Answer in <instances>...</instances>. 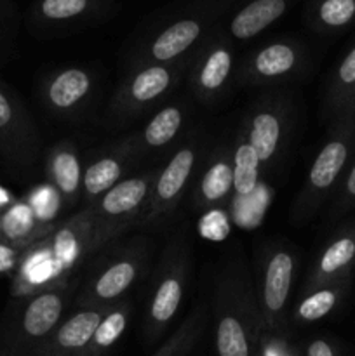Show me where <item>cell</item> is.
Here are the masks:
<instances>
[{"label": "cell", "instance_id": "cell-1", "mask_svg": "<svg viewBox=\"0 0 355 356\" xmlns=\"http://www.w3.org/2000/svg\"><path fill=\"white\" fill-rule=\"evenodd\" d=\"M108 245L89 207L59 221L49 235L24 247L13 277V296L28 298L65 278L79 277L84 264Z\"/></svg>", "mask_w": 355, "mask_h": 356}, {"label": "cell", "instance_id": "cell-2", "mask_svg": "<svg viewBox=\"0 0 355 356\" xmlns=\"http://www.w3.org/2000/svg\"><path fill=\"white\" fill-rule=\"evenodd\" d=\"M153 242L146 235L113 240L97 250L80 270L73 305L82 308H110L148 273Z\"/></svg>", "mask_w": 355, "mask_h": 356}, {"label": "cell", "instance_id": "cell-3", "mask_svg": "<svg viewBox=\"0 0 355 356\" xmlns=\"http://www.w3.org/2000/svg\"><path fill=\"white\" fill-rule=\"evenodd\" d=\"M214 343L218 356H256L263 336L253 278L240 261H230L216 280Z\"/></svg>", "mask_w": 355, "mask_h": 356}, {"label": "cell", "instance_id": "cell-4", "mask_svg": "<svg viewBox=\"0 0 355 356\" xmlns=\"http://www.w3.org/2000/svg\"><path fill=\"white\" fill-rule=\"evenodd\" d=\"M326 141L310 165L303 188L292 205V221L303 225L336 193L355 156V110L329 120Z\"/></svg>", "mask_w": 355, "mask_h": 356}, {"label": "cell", "instance_id": "cell-5", "mask_svg": "<svg viewBox=\"0 0 355 356\" xmlns=\"http://www.w3.org/2000/svg\"><path fill=\"white\" fill-rule=\"evenodd\" d=\"M191 268V250L184 233L171 238L160 254L150 280L143 318V336L148 344L159 341L173 322L187 291Z\"/></svg>", "mask_w": 355, "mask_h": 356}, {"label": "cell", "instance_id": "cell-6", "mask_svg": "<svg viewBox=\"0 0 355 356\" xmlns=\"http://www.w3.org/2000/svg\"><path fill=\"white\" fill-rule=\"evenodd\" d=\"M79 277L65 278L33 296L23 298L6 336L7 356H31L65 320L73 305Z\"/></svg>", "mask_w": 355, "mask_h": 356}, {"label": "cell", "instance_id": "cell-7", "mask_svg": "<svg viewBox=\"0 0 355 356\" xmlns=\"http://www.w3.org/2000/svg\"><path fill=\"white\" fill-rule=\"evenodd\" d=\"M296 270L298 256L287 243H270L258 257L253 284L265 334L285 336Z\"/></svg>", "mask_w": 355, "mask_h": 356}, {"label": "cell", "instance_id": "cell-8", "mask_svg": "<svg viewBox=\"0 0 355 356\" xmlns=\"http://www.w3.org/2000/svg\"><path fill=\"white\" fill-rule=\"evenodd\" d=\"M188 65L190 58L169 65H160V63L134 65V68L115 90L110 103L111 118L124 124L134 120L139 115H145L180 86Z\"/></svg>", "mask_w": 355, "mask_h": 356}, {"label": "cell", "instance_id": "cell-9", "mask_svg": "<svg viewBox=\"0 0 355 356\" xmlns=\"http://www.w3.org/2000/svg\"><path fill=\"white\" fill-rule=\"evenodd\" d=\"M159 169L160 167H153L136 176L125 177L94 204L87 205L104 242H113L131 229L138 228L150 204Z\"/></svg>", "mask_w": 355, "mask_h": 356}, {"label": "cell", "instance_id": "cell-10", "mask_svg": "<svg viewBox=\"0 0 355 356\" xmlns=\"http://www.w3.org/2000/svg\"><path fill=\"white\" fill-rule=\"evenodd\" d=\"M198 156H200V139H188L171 155L166 165L160 167L150 204L139 221L138 229L141 232L160 229L166 222H169L183 202L184 195L194 188L197 179Z\"/></svg>", "mask_w": 355, "mask_h": 356}, {"label": "cell", "instance_id": "cell-11", "mask_svg": "<svg viewBox=\"0 0 355 356\" xmlns=\"http://www.w3.org/2000/svg\"><path fill=\"white\" fill-rule=\"evenodd\" d=\"M218 17V10H198L176 17L160 28L153 37L143 44L134 58V65L145 63H169L190 58V52L209 37L212 24Z\"/></svg>", "mask_w": 355, "mask_h": 356}, {"label": "cell", "instance_id": "cell-12", "mask_svg": "<svg viewBox=\"0 0 355 356\" xmlns=\"http://www.w3.org/2000/svg\"><path fill=\"white\" fill-rule=\"evenodd\" d=\"M305 65V47L291 38H278L247 54L237 70V80L242 86L278 83L298 75Z\"/></svg>", "mask_w": 355, "mask_h": 356}, {"label": "cell", "instance_id": "cell-13", "mask_svg": "<svg viewBox=\"0 0 355 356\" xmlns=\"http://www.w3.org/2000/svg\"><path fill=\"white\" fill-rule=\"evenodd\" d=\"M235 68L232 38L225 33H211L197 49L190 68V83L200 103L219 99L230 86Z\"/></svg>", "mask_w": 355, "mask_h": 356}, {"label": "cell", "instance_id": "cell-14", "mask_svg": "<svg viewBox=\"0 0 355 356\" xmlns=\"http://www.w3.org/2000/svg\"><path fill=\"white\" fill-rule=\"evenodd\" d=\"M291 108L284 97H265L249 110L242 134L256 152L261 165L268 167L278 159L291 127Z\"/></svg>", "mask_w": 355, "mask_h": 356}, {"label": "cell", "instance_id": "cell-15", "mask_svg": "<svg viewBox=\"0 0 355 356\" xmlns=\"http://www.w3.org/2000/svg\"><path fill=\"white\" fill-rule=\"evenodd\" d=\"M355 270V222H347L333 233L313 261L301 291L352 280Z\"/></svg>", "mask_w": 355, "mask_h": 356}, {"label": "cell", "instance_id": "cell-16", "mask_svg": "<svg viewBox=\"0 0 355 356\" xmlns=\"http://www.w3.org/2000/svg\"><path fill=\"white\" fill-rule=\"evenodd\" d=\"M187 122V108L183 103H169L152 115L145 127L127 138L117 141L132 160L146 153L167 148L181 134Z\"/></svg>", "mask_w": 355, "mask_h": 356}, {"label": "cell", "instance_id": "cell-17", "mask_svg": "<svg viewBox=\"0 0 355 356\" xmlns=\"http://www.w3.org/2000/svg\"><path fill=\"white\" fill-rule=\"evenodd\" d=\"M84 163L77 146L63 139L52 146L45 159V177L58 193L63 209H73L82 200Z\"/></svg>", "mask_w": 355, "mask_h": 356}, {"label": "cell", "instance_id": "cell-18", "mask_svg": "<svg viewBox=\"0 0 355 356\" xmlns=\"http://www.w3.org/2000/svg\"><path fill=\"white\" fill-rule=\"evenodd\" d=\"M108 308H82L65 316L31 356H82Z\"/></svg>", "mask_w": 355, "mask_h": 356}, {"label": "cell", "instance_id": "cell-19", "mask_svg": "<svg viewBox=\"0 0 355 356\" xmlns=\"http://www.w3.org/2000/svg\"><path fill=\"white\" fill-rule=\"evenodd\" d=\"M93 87L90 72L80 66H70L49 76L44 86V101L52 113L70 117L89 101Z\"/></svg>", "mask_w": 355, "mask_h": 356}, {"label": "cell", "instance_id": "cell-20", "mask_svg": "<svg viewBox=\"0 0 355 356\" xmlns=\"http://www.w3.org/2000/svg\"><path fill=\"white\" fill-rule=\"evenodd\" d=\"M233 191V163L232 152L228 146H219L207 165L194 184V209L198 212H207L211 209H219L228 202Z\"/></svg>", "mask_w": 355, "mask_h": 356}, {"label": "cell", "instance_id": "cell-21", "mask_svg": "<svg viewBox=\"0 0 355 356\" xmlns=\"http://www.w3.org/2000/svg\"><path fill=\"white\" fill-rule=\"evenodd\" d=\"M132 162L134 160L118 143H113L104 152H97L84 165L82 200L87 205L94 204L115 184L125 179V174L131 169Z\"/></svg>", "mask_w": 355, "mask_h": 356}, {"label": "cell", "instance_id": "cell-22", "mask_svg": "<svg viewBox=\"0 0 355 356\" xmlns=\"http://www.w3.org/2000/svg\"><path fill=\"white\" fill-rule=\"evenodd\" d=\"M0 145L21 160H31L37 153L38 136L26 111L0 83Z\"/></svg>", "mask_w": 355, "mask_h": 356}, {"label": "cell", "instance_id": "cell-23", "mask_svg": "<svg viewBox=\"0 0 355 356\" xmlns=\"http://www.w3.org/2000/svg\"><path fill=\"white\" fill-rule=\"evenodd\" d=\"M294 0H247L228 23V37L239 42L251 40L277 23Z\"/></svg>", "mask_w": 355, "mask_h": 356}, {"label": "cell", "instance_id": "cell-24", "mask_svg": "<svg viewBox=\"0 0 355 356\" xmlns=\"http://www.w3.org/2000/svg\"><path fill=\"white\" fill-rule=\"evenodd\" d=\"M350 287L352 280H343L301 291V296L292 309V323L310 325V323L320 322L326 316L333 315L345 301Z\"/></svg>", "mask_w": 355, "mask_h": 356}, {"label": "cell", "instance_id": "cell-25", "mask_svg": "<svg viewBox=\"0 0 355 356\" xmlns=\"http://www.w3.org/2000/svg\"><path fill=\"white\" fill-rule=\"evenodd\" d=\"M355 104V44L334 66L324 92V117L333 120Z\"/></svg>", "mask_w": 355, "mask_h": 356}, {"label": "cell", "instance_id": "cell-26", "mask_svg": "<svg viewBox=\"0 0 355 356\" xmlns=\"http://www.w3.org/2000/svg\"><path fill=\"white\" fill-rule=\"evenodd\" d=\"M54 226H45L35 218L26 200H16L6 212H2V238L3 242L24 249L37 240L44 238Z\"/></svg>", "mask_w": 355, "mask_h": 356}, {"label": "cell", "instance_id": "cell-27", "mask_svg": "<svg viewBox=\"0 0 355 356\" xmlns=\"http://www.w3.org/2000/svg\"><path fill=\"white\" fill-rule=\"evenodd\" d=\"M131 313L132 305L129 299H122L117 305L110 306L97 323L82 356H106L108 351L124 336Z\"/></svg>", "mask_w": 355, "mask_h": 356}, {"label": "cell", "instance_id": "cell-28", "mask_svg": "<svg viewBox=\"0 0 355 356\" xmlns=\"http://www.w3.org/2000/svg\"><path fill=\"white\" fill-rule=\"evenodd\" d=\"M306 21L319 33H340L355 23V0H310Z\"/></svg>", "mask_w": 355, "mask_h": 356}, {"label": "cell", "instance_id": "cell-29", "mask_svg": "<svg viewBox=\"0 0 355 356\" xmlns=\"http://www.w3.org/2000/svg\"><path fill=\"white\" fill-rule=\"evenodd\" d=\"M207 320L209 316L205 306L200 305L194 308L152 356H188L197 346L198 339L207 325Z\"/></svg>", "mask_w": 355, "mask_h": 356}, {"label": "cell", "instance_id": "cell-30", "mask_svg": "<svg viewBox=\"0 0 355 356\" xmlns=\"http://www.w3.org/2000/svg\"><path fill=\"white\" fill-rule=\"evenodd\" d=\"M233 163V191L239 197H249L256 191L260 184V169L261 163L258 160L256 152L246 136L240 134L232 152Z\"/></svg>", "mask_w": 355, "mask_h": 356}, {"label": "cell", "instance_id": "cell-31", "mask_svg": "<svg viewBox=\"0 0 355 356\" xmlns=\"http://www.w3.org/2000/svg\"><path fill=\"white\" fill-rule=\"evenodd\" d=\"M104 0H38L37 16L47 24H68L86 19L101 9Z\"/></svg>", "mask_w": 355, "mask_h": 356}, {"label": "cell", "instance_id": "cell-32", "mask_svg": "<svg viewBox=\"0 0 355 356\" xmlns=\"http://www.w3.org/2000/svg\"><path fill=\"white\" fill-rule=\"evenodd\" d=\"M352 209H355V156L352 160L350 167L347 169V172H345L340 186H338L329 219L336 221V219L348 214Z\"/></svg>", "mask_w": 355, "mask_h": 356}, {"label": "cell", "instance_id": "cell-33", "mask_svg": "<svg viewBox=\"0 0 355 356\" xmlns=\"http://www.w3.org/2000/svg\"><path fill=\"white\" fill-rule=\"evenodd\" d=\"M256 356H299L289 348L285 336H271V334H263L258 344Z\"/></svg>", "mask_w": 355, "mask_h": 356}, {"label": "cell", "instance_id": "cell-34", "mask_svg": "<svg viewBox=\"0 0 355 356\" xmlns=\"http://www.w3.org/2000/svg\"><path fill=\"white\" fill-rule=\"evenodd\" d=\"M21 252L23 249L10 245V243L0 240V277H14L17 266H19Z\"/></svg>", "mask_w": 355, "mask_h": 356}, {"label": "cell", "instance_id": "cell-35", "mask_svg": "<svg viewBox=\"0 0 355 356\" xmlns=\"http://www.w3.org/2000/svg\"><path fill=\"white\" fill-rule=\"evenodd\" d=\"M303 356H340V351L326 337H313L305 346Z\"/></svg>", "mask_w": 355, "mask_h": 356}, {"label": "cell", "instance_id": "cell-36", "mask_svg": "<svg viewBox=\"0 0 355 356\" xmlns=\"http://www.w3.org/2000/svg\"><path fill=\"white\" fill-rule=\"evenodd\" d=\"M16 200L17 198L14 197L9 190H6L3 186H0V214H2V212H6L13 204H16Z\"/></svg>", "mask_w": 355, "mask_h": 356}, {"label": "cell", "instance_id": "cell-37", "mask_svg": "<svg viewBox=\"0 0 355 356\" xmlns=\"http://www.w3.org/2000/svg\"><path fill=\"white\" fill-rule=\"evenodd\" d=\"M0 240H3L2 238V214H0Z\"/></svg>", "mask_w": 355, "mask_h": 356}, {"label": "cell", "instance_id": "cell-38", "mask_svg": "<svg viewBox=\"0 0 355 356\" xmlns=\"http://www.w3.org/2000/svg\"><path fill=\"white\" fill-rule=\"evenodd\" d=\"M350 110H355V104H354V106H352V108H350Z\"/></svg>", "mask_w": 355, "mask_h": 356}]
</instances>
